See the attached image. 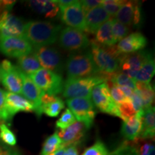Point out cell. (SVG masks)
Returning a JSON list of instances; mask_svg holds the SVG:
<instances>
[{
    "label": "cell",
    "instance_id": "cell-1",
    "mask_svg": "<svg viewBox=\"0 0 155 155\" xmlns=\"http://www.w3.org/2000/svg\"><path fill=\"white\" fill-rule=\"evenodd\" d=\"M61 25L50 21L31 20L25 24V38L34 47L50 46L58 41Z\"/></svg>",
    "mask_w": 155,
    "mask_h": 155
},
{
    "label": "cell",
    "instance_id": "cell-2",
    "mask_svg": "<svg viewBox=\"0 0 155 155\" xmlns=\"http://www.w3.org/2000/svg\"><path fill=\"white\" fill-rule=\"evenodd\" d=\"M90 52L99 75L106 80L119 71V61L122 55L118 51L116 45L106 47L101 45L93 40L90 41Z\"/></svg>",
    "mask_w": 155,
    "mask_h": 155
},
{
    "label": "cell",
    "instance_id": "cell-3",
    "mask_svg": "<svg viewBox=\"0 0 155 155\" xmlns=\"http://www.w3.org/2000/svg\"><path fill=\"white\" fill-rule=\"evenodd\" d=\"M68 78H81L99 75L90 50L70 55L65 63Z\"/></svg>",
    "mask_w": 155,
    "mask_h": 155
},
{
    "label": "cell",
    "instance_id": "cell-4",
    "mask_svg": "<svg viewBox=\"0 0 155 155\" xmlns=\"http://www.w3.org/2000/svg\"><path fill=\"white\" fill-rule=\"evenodd\" d=\"M105 78L95 75L81 78H67L63 82L62 94L64 98H91L93 89L97 85L106 82Z\"/></svg>",
    "mask_w": 155,
    "mask_h": 155
},
{
    "label": "cell",
    "instance_id": "cell-5",
    "mask_svg": "<svg viewBox=\"0 0 155 155\" xmlns=\"http://www.w3.org/2000/svg\"><path fill=\"white\" fill-rule=\"evenodd\" d=\"M28 76L45 94L57 96L63 91V80L58 73L41 68Z\"/></svg>",
    "mask_w": 155,
    "mask_h": 155
},
{
    "label": "cell",
    "instance_id": "cell-6",
    "mask_svg": "<svg viewBox=\"0 0 155 155\" xmlns=\"http://www.w3.org/2000/svg\"><path fill=\"white\" fill-rule=\"evenodd\" d=\"M68 109L76 121H80L89 129L94 124L96 111L91 98H75L66 100Z\"/></svg>",
    "mask_w": 155,
    "mask_h": 155
},
{
    "label": "cell",
    "instance_id": "cell-7",
    "mask_svg": "<svg viewBox=\"0 0 155 155\" xmlns=\"http://www.w3.org/2000/svg\"><path fill=\"white\" fill-rule=\"evenodd\" d=\"M58 40L59 45L68 51H81L90 46V40L84 32L69 27L62 29Z\"/></svg>",
    "mask_w": 155,
    "mask_h": 155
},
{
    "label": "cell",
    "instance_id": "cell-8",
    "mask_svg": "<svg viewBox=\"0 0 155 155\" xmlns=\"http://www.w3.org/2000/svg\"><path fill=\"white\" fill-rule=\"evenodd\" d=\"M32 54L37 58L42 68L60 74L63 71V61L61 54L53 47L40 46L34 47Z\"/></svg>",
    "mask_w": 155,
    "mask_h": 155
},
{
    "label": "cell",
    "instance_id": "cell-9",
    "mask_svg": "<svg viewBox=\"0 0 155 155\" xmlns=\"http://www.w3.org/2000/svg\"><path fill=\"white\" fill-rule=\"evenodd\" d=\"M92 102L101 111L110 115L120 117L117 104L112 99L107 82L97 85L91 92Z\"/></svg>",
    "mask_w": 155,
    "mask_h": 155
},
{
    "label": "cell",
    "instance_id": "cell-10",
    "mask_svg": "<svg viewBox=\"0 0 155 155\" xmlns=\"http://www.w3.org/2000/svg\"><path fill=\"white\" fill-rule=\"evenodd\" d=\"M9 37L25 38V24L9 10L0 8V39Z\"/></svg>",
    "mask_w": 155,
    "mask_h": 155
},
{
    "label": "cell",
    "instance_id": "cell-11",
    "mask_svg": "<svg viewBox=\"0 0 155 155\" xmlns=\"http://www.w3.org/2000/svg\"><path fill=\"white\" fill-rule=\"evenodd\" d=\"M0 80L8 92L22 94L20 70L8 60H4L0 65Z\"/></svg>",
    "mask_w": 155,
    "mask_h": 155
},
{
    "label": "cell",
    "instance_id": "cell-12",
    "mask_svg": "<svg viewBox=\"0 0 155 155\" xmlns=\"http://www.w3.org/2000/svg\"><path fill=\"white\" fill-rule=\"evenodd\" d=\"M32 45L24 38L9 37L0 39V52L11 58H19L32 52Z\"/></svg>",
    "mask_w": 155,
    "mask_h": 155
},
{
    "label": "cell",
    "instance_id": "cell-13",
    "mask_svg": "<svg viewBox=\"0 0 155 155\" xmlns=\"http://www.w3.org/2000/svg\"><path fill=\"white\" fill-rule=\"evenodd\" d=\"M60 17L62 22L69 28L86 31V13L80 1H75L73 5L61 9Z\"/></svg>",
    "mask_w": 155,
    "mask_h": 155
},
{
    "label": "cell",
    "instance_id": "cell-14",
    "mask_svg": "<svg viewBox=\"0 0 155 155\" xmlns=\"http://www.w3.org/2000/svg\"><path fill=\"white\" fill-rule=\"evenodd\" d=\"M151 57H152V54L144 50L124 55L119 61V70L134 79L143 64Z\"/></svg>",
    "mask_w": 155,
    "mask_h": 155
},
{
    "label": "cell",
    "instance_id": "cell-15",
    "mask_svg": "<svg viewBox=\"0 0 155 155\" xmlns=\"http://www.w3.org/2000/svg\"><path fill=\"white\" fill-rule=\"evenodd\" d=\"M5 110L9 120L19 112L34 111V105L21 95L5 92Z\"/></svg>",
    "mask_w": 155,
    "mask_h": 155
},
{
    "label": "cell",
    "instance_id": "cell-16",
    "mask_svg": "<svg viewBox=\"0 0 155 155\" xmlns=\"http://www.w3.org/2000/svg\"><path fill=\"white\" fill-rule=\"evenodd\" d=\"M22 78V94L25 98L30 101L34 105V111L38 118L42 115L40 112V101L43 92L35 84L32 79L28 75L25 74L20 71Z\"/></svg>",
    "mask_w": 155,
    "mask_h": 155
},
{
    "label": "cell",
    "instance_id": "cell-17",
    "mask_svg": "<svg viewBox=\"0 0 155 155\" xmlns=\"http://www.w3.org/2000/svg\"><path fill=\"white\" fill-rule=\"evenodd\" d=\"M115 19L126 26L138 25L141 20V10L139 4L135 2L125 1L115 15Z\"/></svg>",
    "mask_w": 155,
    "mask_h": 155
},
{
    "label": "cell",
    "instance_id": "cell-18",
    "mask_svg": "<svg viewBox=\"0 0 155 155\" xmlns=\"http://www.w3.org/2000/svg\"><path fill=\"white\" fill-rule=\"evenodd\" d=\"M147 40L140 32H134L120 40L116 46L118 51L122 55H127L142 50L146 47Z\"/></svg>",
    "mask_w": 155,
    "mask_h": 155
},
{
    "label": "cell",
    "instance_id": "cell-19",
    "mask_svg": "<svg viewBox=\"0 0 155 155\" xmlns=\"http://www.w3.org/2000/svg\"><path fill=\"white\" fill-rule=\"evenodd\" d=\"M87 128L80 121H75L72 125L65 130H58L57 132L61 137L63 146L76 145L82 141L86 134Z\"/></svg>",
    "mask_w": 155,
    "mask_h": 155
},
{
    "label": "cell",
    "instance_id": "cell-20",
    "mask_svg": "<svg viewBox=\"0 0 155 155\" xmlns=\"http://www.w3.org/2000/svg\"><path fill=\"white\" fill-rule=\"evenodd\" d=\"M110 19V15L101 6L94 8L86 13V31L95 34L101 25Z\"/></svg>",
    "mask_w": 155,
    "mask_h": 155
},
{
    "label": "cell",
    "instance_id": "cell-21",
    "mask_svg": "<svg viewBox=\"0 0 155 155\" xmlns=\"http://www.w3.org/2000/svg\"><path fill=\"white\" fill-rule=\"evenodd\" d=\"M143 114H137L123 121L121 134L127 140L134 141L139 137L142 127Z\"/></svg>",
    "mask_w": 155,
    "mask_h": 155
},
{
    "label": "cell",
    "instance_id": "cell-22",
    "mask_svg": "<svg viewBox=\"0 0 155 155\" xmlns=\"http://www.w3.org/2000/svg\"><path fill=\"white\" fill-rule=\"evenodd\" d=\"M28 4L32 10L45 18L53 19L60 15L61 10L55 0H32Z\"/></svg>",
    "mask_w": 155,
    "mask_h": 155
},
{
    "label": "cell",
    "instance_id": "cell-23",
    "mask_svg": "<svg viewBox=\"0 0 155 155\" xmlns=\"http://www.w3.org/2000/svg\"><path fill=\"white\" fill-rule=\"evenodd\" d=\"M155 134V112L154 107L144 110L142 116V127L139 135L141 139H152Z\"/></svg>",
    "mask_w": 155,
    "mask_h": 155
},
{
    "label": "cell",
    "instance_id": "cell-24",
    "mask_svg": "<svg viewBox=\"0 0 155 155\" xmlns=\"http://www.w3.org/2000/svg\"><path fill=\"white\" fill-rule=\"evenodd\" d=\"M95 41L101 45L106 47L116 45L117 42H116L112 33V19H108L107 22H104L97 30Z\"/></svg>",
    "mask_w": 155,
    "mask_h": 155
},
{
    "label": "cell",
    "instance_id": "cell-25",
    "mask_svg": "<svg viewBox=\"0 0 155 155\" xmlns=\"http://www.w3.org/2000/svg\"><path fill=\"white\" fill-rule=\"evenodd\" d=\"M17 67L25 74L30 75L41 68L40 63L33 54H28L17 58Z\"/></svg>",
    "mask_w": 155,
    "mask_h": 155
},
{
    "label": "cell",
    "instance_id": "cell-26",
    "mask_svg": "<svg viewBox=\"0 0 155 155\" xmlns=\"http://www.w3.org/2000/svg\"><path fill=\"white\" fill-rule=\"evenodd\" d=\"M136 91L140 96L144 110L152 107L154 98V90L150 83L136 82Z\"/></svg>",
    "mask_w": 155,
    "mask_h": 155
},
{
    "label": "cell",
    "instance_id": "cell-27",
    "mask_svg": "<svg viewBox=\"0 0 155 155\" xmlns=\"http://www.w3.org/2000/svg\"><path fill=\"white\" fill-rule=\"evenodd\" d=\"M155 73V63L152 57L149 58L143 64L141 68L139 70L136 75L134 81L136 82H141L144 83H150L152 77Z\"/></svg>",
    "mask_w": 155,
    "mask_h": 155
},
{
    "label": "cell",
    "instance_id": "cell-28",
    "mask_svg": "<svg viewBox=\"0 0 155 155\" xmlns=\"http://www.w3.org/2000/svg\"><path fill=\"white\" fill-rule=\"evenodd\" d=\"M63 146V142L57 131L48 137L45 141L40 155H50L53 154Z\"/></svg>",
    "mask_w": 155,
    "mask_h": 155
},
{
    "label": "cell",
    "instance_id": "cell-29",
    "mask_svg": "<svg viewBox=\"0 0 155 155\" xmlns=\"http://www.w3.org/2000/svg\"><path fill=\"white\" fill-rule=\"evenodd\" d=\"M65 108V103L60 97L57 96L55 99L42 106V114H45L50 117H57L62 109Z\"/></svg>",
    "mask_w": 155,
    "mask_h": 155
},
{
    "label": "cell",
    "instance_id": "cell-30",
    "mask_svg": "<svg viewBox=\"0 0 155 155\" xmlns=\"http://www.w3.org/2000/svg\"><path fill=\"white\" fill-rule=\"evenodd\" d=\"M113 86L127 87L134 91L136 89V81L127 75L121 72H117L110 77Z\"/></svg>",
    "mask_w": 155,
    "mask_h": 155
},
{
    "label": "cell",
    "instance_id": "cell-31",
    "mask_svg": "<svg viewBox=\"0 0 155 155\" xmlns=\"http://www.w3.org/2000/svg\"><path fill=\"white\" fill-rule=\"evenodd\" d=\"M0 139L5 144L10 147H14L17 144L16 136L4 123L0 124Z\"/></svg>",
    "mask_w": 155,
    "mask_h": 155
},
{
    "label": "cell",
    "instance_id": "cell-32",
    "mask_svg": "<svg viewBox=\"0 0 155 155\" xmlns=\"http://www.w3.org/2000/svg\"><path fill=\"white\" fill-rule=\"evenodd\" d=\"M129 32V29L127 26L119 22L115 18L112 19V33L116 42L127 37Z\"/></svg>",
    "mask_w": 155,
    "mask_h": 155
},
{
    "label": "cell",
    "instance_id": "cell-33",
    "mask_svg": "<svg viewBox=\"0 0 155 155\" xmlns=\"http://www.w3.org/2000/svg\"><path fill=\"white\" fill-rule=\"evenodd\" d=\"M117 106L120 113V118H121L123 121L139 114L134 108L131 100L126 101L124 102L117 104Z\"/></svg>",
    "mask_w": 155,
    "mask_h": 155
},
{
    "label": "cell",
    "instance_id": "cell-34",
    "mask_svg": "<svg viewBox=\"0 0 155 155\" xmlns=\"http://www.w3.org/2000/svg\"><path fill=\"white\" fill-rule=\"evenodd\" d=\"M76 121L75 118L73 116L68 108L65 110V111L61 114V118L56 121V128L58 130H65L70 126L72 125Z\"/></svg>",
    "mask_w": 155,
    "mask_h": 155
},
{
    "label": "cell",
    "instance_id": "cell-35",
    "mask_svg": "<svg viewBox=\"0 0 155 155\" xmlns=\"http://www.w3.org/2000/svg\"><path fill=\"white\" fill-rule=\"evenodd\" d=\"M125 1L122 0H102L101 7L111 16H115Z\"/></svg>",
    "mask_w": 155,
    "mask_h": 155
},
{
    "label": "cell",
    "instance_id": "cell-36",
    "mask_svg": "<svg viewBox=\"0 0 155 155\" xmlns=\"http://www.w3.org/2000/svg\"><path fill=\"white\" fill-rule=\"evenodd\" d=\"M107 147L102 141L98 140L92 146L87 148L81 155H108Z\"/></svg>",
    "mask_w": 155,
    "mask_h": 155
},
{
    "label": "cell",
    "instance_id": "cell-37",
    "mask_svg": "<svg viewBox=\"0 0 155 155\" xmlns=\"http://www.w3.org/2000/svg\"><path fill=\"white\" fill-rule=\"evenodd\" d=\"M108 155H137V147L125 142Z\"/></svg>",
    "mask_w": 155,
    "mask_h": 155
},
{
    "label": "cell",
    "instance_id": "cell-38",
    "mask_svg": "<svg viewBox=\"0 0 155 155\" xmlns=\"http://www.w3.org/2000/svg\"><path fill=\"white\" fill-rule=\"evenodd\" d=\"M109 91L112 99H113L114 101L115 102L116 104H121V103L126 101L130 100L126 97L124 94L123 91L120 89L119 86H112L109 88Z\"/></svg>",
    "mask_w": 155,
    "mask_h": 155
},
{
    "label": "cell",
    "instance_id": "cell-39",
    "mask_svg": "<svg viewBox=\"0 0 155 155\" xmlns=\"http://www.w3.org/2000/svg\"><path fill=\"white\" fill-rule=\"evenodd\" d=\"M131 103H132L134 108H135L136 111L139 114H144V108H143L142 101L139 96L138 92L136 91V89L134 91L132 95H131L130 98Z\"/></svg>",
    "mask_w": 155,
    "mask_h": 155
},
{
    "label": "cell",
    "instance_id": "cell-40",
    "mask_svg": "<svg viewBox=\"0 0 155 155\" xmlns=\"http://www.w3.org/2000/svg\"><path fill=\"white\" fill-rule=\"evenodd\" d=\"M9 119L5 110V91L0 88V121H9Z\"/></svg>",
    "mask_w": 155,
    "mask_h": 155
},
{
    "label": "cell",
    "instance_id": "cell-41",
    "mask_svg": "<svg viewBox=\"0 0 155 155\" xmlns=\"http://www.w3.org/2000/svg\"><path fill=\"white\" fill-rule=\"evenodd\" d=\"M101 1L102 0H82L80 1V3L85 13H86L94 8L101 5Z\"/></svg>",
    "mask_w": 155,
    "mask_h": 155
},
{
    "label": "cell",
    "instance_id": "cell-42",
    "mask_svg": "<svg viewBox=\"0 0 155 155\" xmlns=\"http://www.w3.org/2000/svg\"><path fill=\"white\" fill-rule=\"evenodd\" d=\"M63 155H78V151L75 145H68L66 146L64 151Z\"/></svg>",
    "mask_w": 155,
    "mask_h": 155
},
{
    "label": "cell",
    "instance_id": "cell-43",
    "mask_svg": "<svg viewBox=\"0 0 155 155\" xmlns=\"http://www.w3.org/2000/svg\"><path fill=\"white\" fill-rule=\"evenodd\" d=\"M55 1L59 7L60 10L69 7L75 2V1H73V0H55Z\"/></svg>",
    "mask_w": 155,
    "mask_h": 155
},
{
    "label": "cell",
    "instance_id": "cell-44",
    "mask_svg": "<svg viewBox=\"0 0 155 155\" xmlns=\"http://www.w3.org/2000/svg\"><path fill=\"white\" fill-rule=\"evenodd\" d=\"M65 147L63 145V146H62L61 148L59 149V150H58L56 152H54L53 154H52L50 155H63L64 151H65Z\"/></svg>",
    "mask_w": 155,
    "mask_h": 155
},
{
    "label": "cell",
    "instance_id": "cell-45",
    "mask_svg": "<svg viewBox=\"0 0 155 155\" xmlns=\"http://www.w3.org/2000/svg\"><path fill=\"white\" fill-rule=\"evenodd\" d=\"M5 155H22V154H21V153L19 152V151H17L12 148L10 152H8L7 154H5Z\"/></svg>",
    "mask_w": 155,
    "mask_h": 155
},
{
    "label": "cell",
    "instance_id": "cell-46",
    "mask_svg": "<svg viewBox=\"0 0 155 155\" xmlns=\"http://www.w3.org/2000/svg\"><path fill=\"white\" fill-rule=\"evenodd\" d=\"M152 155H155V153H154V154H152Z\"/></svg>",
    "mask_w": 155,
    "mask_h": 155
}]
</instances>
